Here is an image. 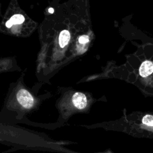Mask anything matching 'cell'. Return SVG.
I'll return each mask as SVG.
<instances>
[{"mask_svg":"<svg viewBox=\"0 0 153 153\" xmlns=\"http://www.w3.org/2000/svg\"><path fill=\"white\" fill-rule=\"evenodd\" d=\"M153 72V63L149 60L144 61L140 68L139 74L142 77H147Z\"/></svg>","mask_w":153,"mask_h":153,"instance_id":"3","label":"cell"},{"mask_svg":"<svg viewBox=\"0 0 153 153\" xmlns=\"http://www.w3.org/2000/svg\"><path fill=\"white\" fill-rule=\"evenodd\" d=\"M78 41L80 44H85L89 41V38L87 35H83L79 38Z\"/></svg>","mask_w":153,"mask_h":153,"instance_id":"7","label":"cell"},{"mask_svg":"<svg viewBox=\"0 0 153 153\" xmlns=\"http://www.w3.org/2000/svg\"><path fill=\"white\" fill-rule=\"evenodd\" d=\"M72 102L74 106L77 109H84L87 105V99L85 95L80 92H76L72 96Z\"/></svg>","mask_w":153,"mask_h":153,"instance_id":"2","label":"cell"},{"mask_svg":"<svg viewBox=\"0 0 153 153\" xmlns=\"http://www.w3.org/2000/svg\"><path fill=\"white\" fill-rule=\"evenodd\" d=\"M70 40V33L67 30H62L59 35V43L61 48H64Z\"/></svg>","mask_w":153,"mask_h":153,"instance_id":"5","label":"cell"},{"mask_svg":"<svg viewBox=\"0 0 153 153\" xmlns=\"http://www.w3.org/2000/svg\"><path fill=\"white\" fill-rule=\"evenodd\" d=\"M142 123L145 126L153 127V115L149 114L145 115L142 120Z\"/></svg>","mask_w":153,"mask_h":153,"instance_id":"6","label":"cell"},{"mask_svg":"<svg viewBox=\"0 0 153 153\" xmlns=\"http://www.w3.org/2000/svg\"><path fill=\"white\" fill-rule=\"evenodd\" d=\"M53 11H54V10H53V8H50V9H49V12H50L51 13H53Z\"/></svg>","mask_w":153,"mask_h":153,"instance_id":"8","label":"cell"},{"mask_svg":"<svg viewBox=\"0 0 153 153\" xmlns=\"http://www.w3.org/2000/svg\"><path fill=\"white\" fill-rule=\"evenodd\" d=\"M25 21V17L23 15L17 14L13 15L5 23L7 27H11L13 25L21 24Z\"/></svg>","mask_w":153,"mask_h":153,"instance_id":"4","label":"cell"},{"mask_svg":"<svg viewBox=\"0 0 153 153\" xmlns=\"http://www.w3.org/2000/svg\"><path fill=\"white\" fill-rule=\"evenodd\" d=\"M17 100L25 109H30L34 105V99L31 94L25 89H20L17 93Z\"/></svg>","mask_w":153,"mask_h":153,"instance_id":"1","label":"cell"}]
</instances>
